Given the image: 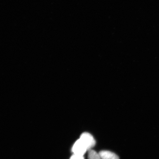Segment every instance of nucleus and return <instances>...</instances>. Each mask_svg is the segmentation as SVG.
Segmentation results:
<instances>
[{
	"mask_svg": "<svg viewBox=\"0 0 159 159\" xmlns=\"http://www.w3.org/2000/svg\"><path fill=\"white\" fill-rule=\"evenodd\" d=\"M82 141L83 143L84 144L87 149V150L89 151L94 147L96 144V142L92 135L89 134V133L85 132L83 133L79 139Z\"/></svg>",
	"mask_w": 159,
	"mask_h": 159,
	"instance_id": "f257e3e1",
	"label": "nucleus"
},
{
	"mask_svg": "<svg viewBox=\"0 0 159 159\" xmlns=\"http://www.w3.org/2000/svg\"><path fill=\"white\" fill-rule=\"evenodd\" d=\"M87 150L86 147L80 139L77 140L72 147V152L74 154L83 156Z\"/></svg>",
	"mask_w": 159,
	"mask_h": 159,
	"instance_id": "f03ea898",
	"label": "nucleus"
},
{
	"mask_svg": "<svg viewBox=\"0 0 159 159\" xmlns=\"http://www.w3.org/2000/svg\"><path fill=\"white\" fill-rule=\"evenodd\" d=\"M99 154L102 159H119L117 155L110 151H101Z\"/></svg>",
	"mask_w": 159,
	"mask_h": 159,
	"instance_id": "7ed1b4c3",
	"label": "nucleus"
},
{
	"mask_svg": "<svg viewBox=\"0 0 159 159\" xmlns=\"http://www.w3.org/2000/svg\"><path fill=\"white\" fill-rule=\"evenodd\" d=\"M88 158V159H102L99 153L91 150L89 151Z\"/></svg>",
	"mask_w": 159,
	"mask_h": 159,
	"instance_id": "20e7f679",
	"label": "nucleus"
},
{
	"mask_svg": "<svg viewBox=\"0 0 159 159\" xmlns=\"http://www.w3.org/2000/svg\"><path fill=\"white\" fill-rule=\"evenodd\" d=\"M70 159H84V158L83 156L73 154Z\"/></svg>",
	"mask_w": 159,
	"mask_h": 159,
	"instance_id": "39448f33",
	"label": "nucleus"
}]
</instances>
